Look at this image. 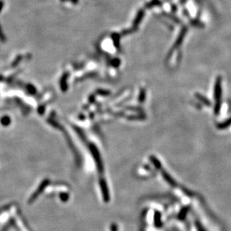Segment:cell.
I'll list each match as a JSON object with an SVG mask.
<instances>
[{"label": "cell", "mask_w": 231, "mask_h": 231, "mask_svg": "<svg viewBox=\"0 0 231 231\" xmlns=\"http://www.w3.org/2000/svg\"><path fill=\"white\" fill-rule=\"evenodd\" d=\"M4 1H3V0H0V12L2 11L3 8H4Z\"/></svg>", "instance_id": "1"}, {"label": "cell", "mask_w": 231, "mask_h": 231, "mask_svg": "<svg viewBox=\"0 0 231 231\" xmlns=\"http://www.w3.org/2000/svg\"><path fill=\"white\" fill-rule=\"evenodd\" d=\"M0 38H1V39H3V38H4V35H3L2 29L1 25H0Z\"/></svg>", "instance_id": "2"}]
</instances>
